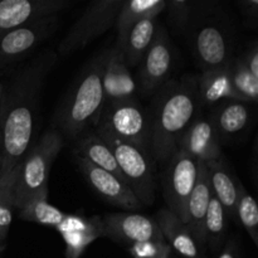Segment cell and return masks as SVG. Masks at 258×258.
<instances>
[{
    "label": "cell",
    "mask_w": 258,
    "mask_h": 258,
    "mask_svg": "<svg viewBox=\"0 0 258 258\" xmlns=\"http://www.w3.org/2000/svg\"><path fill=\"white\" fill-rule=\"evenodd\" d=\"M102 219L103 234L118 243L165 241L155 219L138 213H111Z\"/></svg>",
    "instance_id": "7c38bea8"
},
{
    "label": "cell",
    "mask_w": 258,
    "mask_h": 258,
    "mask_svg": "<svg viewBox=\"0 0 258 258\" xmlns=\"http://www.w3.org/2000/svg\"><path fill=\"white\" fill-rule=\"evenodd\" d=\"M198 100L199 103L204 106L214 105L226 100L243 101L232 86L229 66L202 72L201 77H198Z\"/></svg>",
    "instance_id": "44dd1931"
},
{
    "label": "cell",
    "mask_w": 258,
    "mask_h": 258,
    "mask_svg": "<svg viewBox=\"0 0 258 258\" xmlns=\"http://www.w3.org/2000/svg\"><path fill=\"white\" fill-rule=\"evenodd\" d=\"M198 77L169 80L155 93L149 107V151L154 161L165 164L197 117Z\"/></svg>",
    "instance_id": "7a4b0ae2"
},
{
    "label": "cell",
    "mask_w": 258,
    "mask_h": 258,
    "mask_svg": "<svg viewBox=\"0 0 258 258\" xmlns=\"http://www.w3.org/2000/svg\"><path fill=\"white\" fill-rule=\"evenodd\" d=\"M76 155L85 159L92 165L117 176L118 179L126 183L111 146L103 139H101L95 131L85 135L78 141L77 148H76Z\"/></svg>",
    "instance_id": "603a6c76"
},
{
    "label": "cell",
    "mask_w": 258,
    "mask_h": 258,
    "mask_svg": "<svg viewBox=\"0 0 258 258\" xmlns=\"http://www.w3.org/2000/svg\"><path fill=\"white\" fill-rule=\"evenodd\" d=\"M218 258H238V251H237L236 243L233 241H229L221 251Z\"/></svg>",
    "instance_id": "e575fe53"
},
{
    "label": "cell",
    "mask_w": 258,
    "mask_h": 258,
    "mask_svg": "<svg viewBox=\"0 0 258 258\" xmlns=\"http://www.w3.org/2000/svg\"><path fill=\"white\" fill-rule=\"evenodd\" d=\"M236 217L239 219L243 228L248 232L254 244H258V207L253 197L239 186L238 201L236 206Z\"/></svg>",
    "instance_id": "f1b7e54d"
},
{
    "label": "cell",
    "mask_w": 258,
    "mask_h": 258,
    "mask_svg": "<svg viewBox=\"0 0 258 258\" xmlns=\"http://www.w3.org/2000/svg\"><path fill=\"white\" fill-rule=\"evenodd\" d=\"M178 150L202 163L222 159V144L209 118L199 116L193 120L179 141Z\"/></svg>",
    "instance_id": "9a60e30c"
},
{
    "label": "cell",
    "mask_w": 258,
    "mask_h": 258,
    "mask_svg": "<svg viewBox=\"0 0 258 258\" xmlns=\"http://www.w3.org/2000/svg\"><path fill=\"white\" fill-rule=\"evenodd\" d=\"M59 234L66 244V258H80L93 241L105 237L102 232H64Z\"/></svg>",
    "instance_id": "f546056e"
},
{
    "label": "cell",
    "mask_w": 258,
    "mask_h": 258,
    "mask_svg": "<svg viewBox=\"0 0 258 258\" xmlns=\"http://www.w3.org/2000/svg\"><path fill=\"white\" fill-rule=\"evenodd\" d=\"M4 249H5V246H4V244H0V253H2V252L4 251Z\"/></svg>",
    "instance_id": "74e56055"
},
{
    "label": "cell",
    "mask_w": 258,
    "mask_h": 258,
    "mask_svg": "<svg viewBox=\"0 0 258 258\" xmlns=\"http://www.w3.org/2000/svg\"><path fill=\"white\" fill-rule=\"evenodd\" d=\"M197 3L186 0H171L166 2V12L171 24L181 30L189 29L197 13Z\"/></svg>",
    "instance_id": "4dcf8cb0"
},
{
    "label": "cell",
    "mask_w": 258,
    "mask_h": 258,
    "mask_svg": "<svg viewBox=\"0 0 258 258\" xmlns=\"http://www.w3.org/2000/svg\"><path fill=\"white\" fill-rule=\"evenodd\" d=\"M95 127L123 143L149 150V113L136 98L106 102Z\"/></svg>",
    "instance_id": "52a82bcc"
},
{
    "label": "cell",
    "mask_w": 258,
    "mask_h": 258,
    "mask_svg": "<svg viewBox=\"0 0 258 258\" xmlns=\"http://www.w3.org/2000/svg\"><path fill=\"white\" fill-rule=\"evenodd\" d=\"M221 144L238 138L252 120L251 103L239 100H226L219 102L209 117Z\"/></svg>",
    "instance_id": "ac0fdd59"
},
{
    "label": "cell",
    "mask_w": 258,
    "mask_h": 258,
    "mask_svg": "<svg viewBox=\"0 0 258 258\" xmlns=\"http://www.w3.org/2000/svg\"><path fill=\"white\" fill-rule=\"evenodd\" d=\"M76 161L87 183L108 203L120 207L125 211H136L143 207L128 184H126L125 181L111 173L92 165L80 156H76Z\"/></svg>",
    "instance_id": "5bb4252c"
},
{
    "label": "cell",
    "mask_w": 258,
    "mask_h": 258,
    "mask_svg": "<svg viewBox=\"0 0 258 258\" xmlns=\"http://www.w3.org/2000/svg\"><path fill=\"white\" fill-rule=\"evenodd\" d=\"M155 222L170 248L183 258H202V251L194 241L190 231L173 212L163 208L156 213Z\"/></svg>",
    "instance_id": "d6986e66"
},
{
    "label": "cell",
    "mask_w": 258,
    "mask_h": 258,
    "mask_svg": "<svg viewBox=\"0 0 258 258\" xmlns=\"http://www.w3.org/2000/svg\"><path fill=\"white\" fill-rule=\"evenodd\" d=\"M165 164L163 189L168 209L185 223L186 203L198 179L199 161L176 150Z\"/></svg>",
    "instance_id": "30bf717a"
},
{
    "label": "cell",
    "mask_w": 258,
    "mask_h": 258,
    "mask_svg": "<svg viewBox=\"0 0 258 258\" xmlns=\"http://www.w3.org/2000/svg\"><path fill=\"white\" fill-rule=\"evenodd\" d=\"M191 48L202 71L217 70L229 66L233 59V40L228 25L216 15H199L197 10L189 29Z\"/></svg>",
    "instance_id": "8992f818"
},
{
    "label": "cell",
    "mask_w": 258,
    "mask_h": 258,
    "mask_svg": "<svg viewBox=\"0 0 258 258\" xmlns=\"http://www.w3.org/2000/svg\"><path fill=\"white\" fill-rule=\"evenodd\" d=\"M241 59L243 60V63L246 64V67L248 68L249 72L258 78V45L257 43H253L251 48L244 53L243 55H241Z\"/></svg>",
    "instance_id": "d6a6232c"
},
{
    "label": "cell",
    "mask_w": 258,
    "mask_h": 258,
    "mask_svg": "<svg viewBox=\"0 0 258 258\" xmlns=\"http://www.w3.org/2000/svg\"><path fill=\"white\" fill-rule=\"evenodd\" d=\"M95 133L111 146L126 183L141 206H151L155 201V163L150 151L123 143L103 128L95 127Z\"/></svg>",
    "instance_id": "5b68a950"
},
{
    "label": "cell",
    "mask_w": 258,
    "mask_h": 258,
    "mask_svg": "<svg viewBox=\"0 0 258 258\" xmlns=\"http://www.w3.org/2000/svg\"><path fill=\"white\" fill-rule=\"evenodd\" d=\"M70 7L67 0H0V34L59 14Z\"/></svg>",
    "instance_id": "4fadbf2b"
},
{
    "label": "cell",
    "mask_w": 258,
    "mask_h": 258,
    "mask_svg": "<svg viewBox=\"0 0 258 258\" xmlns=\"http://www.w3.org/2000/svg\"><path fill=\"white\" fill-rule=\"evenodd\" d=\"M158 27V18H146L131 28L121 44H116L122 52L128 67L140 64L144 55L153 44Z\"/></svg>",
    "instance_id": "7402d4cb"
},
{
    "label": "cell",
    "mask_w": 258,
    "mask_h": 258,
    "mask_svg": "<svg viewBox=\"0 0 258 258\" xmlns=\"http://www.w3.org/2000/svg\"><path fill=\"white\" fill-rule=\"evenodd\" d=\"M241 12L246 17V19L257 22L258 18V2L257 0H241L238 2Z\"/></svg>",
    "instance_id": "836d02e7"
},
{
    "label": "cell",
    "mask_w": 258,
    "mask_h": 258,
    "mask_svg": "<svg viewBox=\"0 0 258 258\" xmlns=\"http://www.w3.org/2000/svg\"><path fill=\"white\" fill-rule=\"evenodd\" d=\"M123 2L125 0H97L91 3L62 38L57 54L68 55L81 50L107 32L115 25Z\"/></svg>",
    "instance_id": "ba28073f"
},
{
    "label": "cell",
    "mask_w": 258,
    "mask_h": 258,
    "mask_svg": "<svg viewBox=\"0 0 258 258\" xmlns=\"http://www.w3.org/2000/svg\"><path fill=\"white\" fill-rule=\"evenodd\" d=\"M19 217L23 221L33 222L42 226L57 227L64 219L66 214L57 207L52 206L48 198H34L19 209Z\"/></svg>",
    "instance_id": "d4e9b609"
},
{
    "label": "cell",
    "mask_w": 258,
    "mask_h": 258,
    "mask_svg": "<svg viewBox=\"0 0 258 258\" xmlns=\"http://www.w3.org/2000/svg\"><path fill=\"white\" fill-rule=\"evenodd\" d=\"M128 252L134 258H171L173 249L165 241H150L131 244Z\"/></svg>",
    "instance_id": "1f68e13d"
},
{
    "label": "cell",
    "mask_w": 258,
    "mask_h": 258,
    "mask_svg": "<svg viewBox=\"0 0 258 258\" xmlns=\"http://www.w3.org/2000/svg\"><path fill=\"white\" fill-rule=\"evenodd\" d=\"M110 48L96 54L81 71L55 113L58 131L71 139L95 127L105 105L102 80Z\"/></svg>",
    "instance_id": "3957f363"
},
{
    "label": "cell",
    "mask_w": 258,
    "mask_h": 258,
    "mask_svg": "<svg viewBox=\"0 0 258 258\" xmlns=\"http://www.w3.org/2000/svg\"><path fill=\"white\" fill-rule=\"evenodd\" d=\"M3 93H4V86L0 83V106H2V101H3Z\"/></svg>",
    "instance_id": "8d00e7d4"
},
{
    "label": "cell",
    "mask_w": 258,
    "mask_h": 258,
    "mask_svg": "<svg viewBox=\"0 0 258 258\" xmlns=\"http://www.w3.org/2000/svg\"><path fill=\"white\" fill-rule=\"evenodd\" d=\"M211 198L212 189L211 184H209L207 165L206 163L199 161L198 179H197L196 186H194L193 191L188 199V203H186L185 224L201 251L203 247L207 246L204 223H206V217Z\"/></svg>",
    "instance_id": "e0dca14e"
},
{
    "label": "cell",
    "mask_w": 258,
    "mask_h": 258,
    "mask_svg": "<svg viewBox=\"0 0 258 258\" xmlns=\"http://www.w3.org/2000/svg\"><path fill=\"white\" fill-rule=\"evenodd\" d=\"M19 165L9 173H0V244L7 239L13 221V189Z\"/></svg>",
    "instance_id": "4316f807"
},
{
    "label": "cell",
    "mask_w": 258,
    "mask_h": 258,
    "mask_svg": "<svg viewBox=\"0 0 258 258\" xmlns=\"http://www.w3.org/2000/svg\"><path fill=\"white\" fill-rule=\"evenodd\" d=\"M226 212L222 208L221 203L212 194L209 202L208 212H207L204 232H206V242L213 252L218 251L226 234Z\"/></svg>",
    "instance_id": "83f0119b"
},
{
    "label": "cell",
    "mask_w": 258,
    "mask_h": 258,
    "mask_svg": "<svg viewBox=\"0 0 258 258\" xmlns=\"http://www.w3.org/2000/svg\"><path fill=\"white\" fill-rule=\"evenodd\" d=\"M206 165L208 170L212 194L221 203L227 216L234 218L241 184L236 183L233 175L222 159L209 161V163H206Z\"/></svg>",
    "instance_id": "ffe728a7"
},
{
    "label": "cell",
    "mask_w": 258,
    "mask_h": 258,
    "mask_svg": "<svg viewBox=\"0 0 258 258\" xmlns=\"http://www.w3.org/2000/svg\"><path fill=\"white\" fill-rule=\"evenodd\" d=\"M165 0H131L123 2L122 8L116 18L115 27L117 30L116 44H121L131 28L146 18H158L160 13L165 12Z\"/></svg>",
    "instance_id": "cb8c5ba5"
},
{
    "label": "cell",
    "mask_w": 258,
    "mask_h": 258,
    "mask_svg": "<svg viewBox=\"0 0 258 258\" xmlns=\"http://www.w3.org/2000/svg\"><path fill=\"white\" fill-rule=\"evenodd\" d=\"M229 75L237 95L246 102L256 103L258 100V78L249 72L241 57L232 59Z\"/></svg>",
    "instance_id": "484cf974"
},
{
    "label": "cell",
    "mask_w": 258,
    "mask_h": 258,
    "mask_svg": "<svg viewBox=\"0 0 258 258\" xmlns=\"http://www.w3.org/2000/svg\"><path fill=\"white\" fill-rule=\"evenodd\" d=\"M57 52L52 49L38 53L15 70L4 87L0 106V173H9L17 168L32 148L40 92L48 73L57 63Z\"/></svg>",
    "instance_id": "6da1fadb"
},
{
    "label": "cell",
    "mask_w": 258,
    "mask_h": 258,
    "mask_svg": "<svg viewBox=\"0 0 258 258\" xmlns=\"http://www.w3.org/2000/svg\"><path fill=\"white\" fill-rule=\"evenodd\" d=\"M102 87L105 103L136 98L138 83L131 75L122 52L116 44L110 48V55L103 72Z\"/></svg>",
    "instance_id": "2e32d148"
},
{
    "label": "cell",
    "mask_w": 258,
    "mask_h": 258,
    "mask_svg": "<svg viewBox=\"0 0 258 258\" xmlns=\"http://www.w3.org/2000/svg\"><path fill=\"white\" fill-rule=\"evenodd\" d=\"M64 145L63 135L57 128L45 131L32 145L19 164L13 189V206L19 211L34 198H48V179L50 166Z\"/></svg>",
    "instance_id": "277c9868"
},
{
    "label": "cell",
    "mask_w": 258,
    "mask_h": 258,
    "mask_svg": "<svg viewBox=\"0 0 258 258\" xmlns=\"http://www.w3.org/2000/svg\"><path fill=\"white\" fill-rule=\"evenodd\" d=\"M59 23V14H55L0 34V71L24 60L54 34Z\"/></svg>",
    "instance_id": "9c48e42d"
},
{
    "label": "cell",
    "mask_w": 258,
    "mask_h": 258,
    "mask_svg": "<svg viewBox=\"0 0 258 258\" xmlns=\"http://www.w3.org/2000/svg\"><path fill=\"white\" fill-rule=\"evenodd\" d=\"M175 64V48L168 32L158 27L153 44L139 66L138 90L143 96H151L170 80Z\"/></svg>",
    "instance_id": "8fae6325"
},
{
    "label": "cell",
    "mask_w": 258,
    "mask_h": 258,
    "mask_svg": "<svg viewBox=\"0 0 258 258\" xmlns=\"http://www.w3.org/2000/svg\"><path fill=\"white\" fill-rule=\"evenodd\" d=\"M3 160V144H2V134H0V166H2Z\"/></svg>",
    "instance_id": "d590c367"
}]
</instances>
